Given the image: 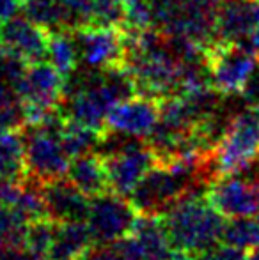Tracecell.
<instances>
[{
  "label": "cell",
  "mask_w": 259,
  "mask_h": 260,
  "mask_svg": "<svg viewBox=\"0 0 259 260\" xmlns=\"http://www.w3.org/2000/svg\"><path fill=\"white\" fill-rule=\"evenodd\" d=\"M148 260H195V255L188 253V251H185V250H180V248L170 244V246H167L165 250L153 255V257Z\"/></svg>",
  "instance_id": "cell-29"
},
{
  "label": "cell",
  "mask_w": 259,
  "mask_h": 260,
  "mask_svg": "<svg viewBox=\"0 0 259 260\" xmlns=\"http://www.w3.org/2000/svg\"><path fill=\"white\" fill-rule=\"evenodd\" d=\"M43 195H45L48 216L53 221L63 223L87 219L91 199L83 195L68 177L43 182Z\"/></svg>",
  "instance_id": "cell-12"
},
{
  "label": "cell",
  "mask_w": 259,
  "mask_h": 260,
  "mask_svg": "<svg viewBox=\"0 0 259 260\" xmlns=\"http://www.w3.org/2000/svg\"><path fill=\"white\" fill-rule=\"evenodd\" d=\"M256 182H259V179H257V181H256Z\"/></svg>",
  "instance_id": "cell-32"
},
{
  "label": "cell",
  "mask_w": 259,
  "mask_h": 260,
  "mask_svg": "<svg viewBox=\"0 0 259 260\" xmlns=\"http://www.w3.org/2000/svg\"><path fill=\"white\" fill-rule=\"evenodd\" d=\"M0 260H45V258L36 255L32 250H28L25 244H20V246L0 248Z\"/></svg>",
  "instance_id": "cell-26"
},
{
  "label": "cell",
  "mask_w": 259,
  "mask_h": 260,
  "mask_svg": "<svg viewBox=\"0 0 259 260\" xmlns=\"http://www.w3.org/2000/svg\"><path fill=\"white\" fill-rule=\"evenodd\" d=\"M75 38L80 50V66L89 69L121 68L125 64V28L87 25L76 28Z\"/></svg>",
  "instance_id": "cell-7"
},
{
  "label": "cell",
  "mask_w": 259,
  "mask_h": 260,
  "mask_svg": "<svg viewBox=\"0 0 259 260\" xmlns=\"http://www.w3.org/2000/svg\"><path fill=\"white\" fill-rule=\"evenodd\" d=\"M48 62L64 76H71L80 68V50L75 30H57L50 34Z\"/></svg>",
  "instance_id": "cell-16"
},
{
  "label": "cell",
  "mask_w": 259,
  "mask_h": 260,
  "mask_svg": "<svg viewBox=\"0 0 259 260\" xmlns=\"http://www.w3.org/2000/svg\"><path fill=\"white\" fill-rule=\"evenodd\" d=\"M21 9H23V0H0V25L21 14Z\"/></svg>",
  "instance_id": "cell-28"
},
{
  "label": "cell",
  "mask_w": 259,
  "mask_h": 260,
  "mask_svg": "<svg viewBox=\"0 0 259 260\" xmlns=\"http://www.w3.org/2000/svg\"><path fill=\"white\" fill-rule=\"evenodd\" d=\"M138 212L130 199L114 191H105L91 199L87 225L94 244H110L130 236L135 229Z\"/></svg>",
  "instance_id": "cell-6"
},
{
  "label": "cell",
  "mask_w": 259,
  "mask_h": 260,
  "mask_svg": "<svg viewBox=\"0 0 259 260\" xmlns=\"http://www.w3.org/2000/svg\"><path fill=\"white\" fill-rule=\"evenodd\" d=\"M28 68V62L0 45V80L16 87Z\"/></svg>",
  "instance_id": "cell-24"
},
{
  "label": "cell",
  "mask_w": 259,
  "mask_h": 260,
  "mask_svg": "<svg viewBox=\"0 0 259 260\" xmlns=\"http://www.w3.org/2000/svg\"><path fill=\"white\" fill-rule=\"evenodd\" d=\"M14 89L27 113V124H32L63 106L66 78L48 60L32 62Z\"/></svg>",
  "instance_id": "cell-5"
},
{
  "label": "cell",
  "mask_w": 259,
  "mask_h": 260,
  "mask_svg": "<svg viewBox=\"0 0 259 260\" xmlns=\"http://www.w3.org/2000/svg\"><path fill=\"white\" fill-rule=\"evenodd\" d=\"M91 246L94 241L85 219L57 223L48 260H78Z\"/></svg>",
  "instance_id": "cell-15"
},
{
  "label": "cell",
  "mask_w": 259,
  "mask_h": 260,
  "mask_svg": "<svg viewBox=\"0 0 259 260\" xmlns=\"http://www.w3.org/2000/svg\"><path fill=\"white\" fill-rule=\"evenodd\" d=\"M27 126V113L16 89L0 80V133L21 131Z\"/></svg>",
  "instance_id": "cell-20"
},
{
  "label": "cell",
  "mask_w": 259,
  "mask_h": 260,
  "mask_svg": "<svg viewBox=\"0 0 259 260\" xmlns=\"http://www.w3.org/2000/svg\"><path fill=\"white\" fill-rule=\"evenodd\" d=\"M247 251L238 250L235 246H229L225 243H218L213 248L203 251L195 257V260H245Z\"/></svg>",
  "instance_id": "cell-25"
},
{
  "label": "cell",
  "mask_w": 259,
  "mask_h": 260,
  "mask_svg": "<svg viewBox=\"0 0 259 260\" xmlns=\"http://www.w3.org/2000/svg\"><path fill=\"white\" fill-rule=\"evenodd\" d=\"M240 43H242V45H245L247 48H249L250 52H252L259 58V27L249 36V38H245L243 41H240Z\"/></svg>",
  "instance_id": "cell-30"
},
{
  "label": "cell",
  "mask_w": 259,
  "mask_h": 260,
  "mask_svg": "<svg viewBox=\"0 0 259 260\" xmlns=\"http://www.w3.org/2000/svg\"><path fill=\"white\" fill-rule=\"evenodd\" d=\"M259 27V0H222L217 41L240 43Z\"/></svg>",
  "instance_id": "cell-13"
},
{
  "label": "cell",
  "mask_w": 259,
  "mask_h": 260,
  "mask_svg": "<svg viewBox=\"0 0 259 260\" xmlns=\"http://www.w3.org/2000/svg\"><path fill=\"white\" fill-rule=\"evenodd\" d=\"M162 218L170 244L195 257L222 243L225 218L211 206L206 193H190Z\"/></svg>",
  "instance_id": "cell-1"
},
{
  "label": "cell",
  "mask_w": 259,
  "mask_h": 260,
  "mask_svg": "<svg viewBox=\"0 0 259 260\" xmlns=\"http://www.w3.org/2000/svg\"><path fill=\"white\" fill-rule=\"evenodd\" d=\"M28 219L14 207L0 204V248L25 244Z\"/></svg>",
  "instance_id": "cell-22"
},
{
  "label": "cell",
  "mask_w": 259,
  "mask_h": 260,
  "mask_svg": "<svg viewBox=\"0 0 259 260\" xmlns=\"http://www.w3.org/2000/svg\"><path fill=\"white\" fill-rule=\"evenodd\" d=\"M66 115L53 110L38 122L27 124L21 129L25 142V168L27 177L39 182L66 177L71 156L63 144V126Z\"/></svg>",
  "instance_id": "cell-2"
},
{
  "label": "cell",
  "mask_w": 259,
  "mask_h": 260,
  "mask_svg": "<svg viewBox=\"0 0 259 260\" xmlns=\"http://www.w3.org/2000/svg\"><path fill=\"white\" fill-rule=\"evenodd\" d=\"M222 243L247 253L259 250V216L227 218L222 232Z\"/></svg>",
  "instance_id": "cell-17"
},
{
  "label": "cell",
  "mask_w": 259,
  "mask_h": 260,
  "mask_svg": "<svg viewBox=\"0 0 259 260\" xmlns=\"http://www.w3.org/2000/svg\"><path fill=\"white\" fill-rule=\"evenodd\" d=\"M245 260H259V250L249 251V253H247V258Z\"/></svg>",
  "instance_id": "cell-31"
},
{
  "label": "cell",
  "mask_w": 259,
  "mask_h": 260,
  "mask_svg": "<svg viewBox=\"0 0 259 260\" xmlns=\"http://www.w3.org/2000/svg\"><path fill=\"white\" fill-rule=\"evenodd\" d=\"M160 117H162V101L135 94L112 106L107 117V129L146 140V137L158 124Z\"/></svg>",
  "instance_id": "cell-10"
},
{
  "label": "cell",
  "mask_w": 259,
  "mask_h": 260,
  "mask_svg": "<svg viewBox=\"0 0 259 260\" xmlns=\"http://www.w3.org/2000/svg\"><path fill=\"white\" fill-rule=\"evenodd\" d=\"M210 204L227 218L259 216V182L240 172L218 175L206 191Z\"/></svg>",
  "instance_id": "cell-8"
},
{
  "label": "cell",
  "mask_w": 259,
  "mask_h": 260,
  "mask_svg": "<svg viewBox=\"0 0 259 260\" xmlns=\"http://www.w3.org/2000/svg\"><path fill=\"white\" fill-rule=\"evenodd\" d=\"M103 157V156H101ZM110 191L130 199L148 170L156 163V157L144 138H137L123 151L105 156Z\"/></svg>",
  "instance_id": "cell-9"
},
{
  "label": "cell",
  "mask_w": 259,
  "mask_h": 260,
  "mask_svg": "<svg viewBox=\"0 0 259 260\" xmlns=\"http://www.w3.org/2000/svg\"><path fill=\"white\" fill-rule=\"evenodd\" d=\"M57 221L52 218H39L28 223L27 234H25V246L32 250L36 255L48 260L50 248L53 243V236H55Z\"/></svg>",
  "instance_id": "cell-23"
},
{
  "label": "cell",
  "mask_w": 259,
  "mask_h": 260,
  "mask_svg": "<svg viewBox=\"0 0 259 260\" xmlns=\"http://www.w3.org/2000/svg\"><path fill=\"white\" fill-rule=\"evenodd\" d=\"M61 137H63V144H64L66 151H68V154L71 156V159H73V157H76V156L96 152L103 133L66 117Z\"/></svg>",
  "instance_id": "cell-18"
},
{
  "label": "cell",
  "mask_w": 259,
  "mask_h": 260,
  "mask_svg": "<svg viewBox=\"0 0 259 260\" xmlns=\"http://www.w3.org/2000/svg\"><path fill=\"white\" fill-rule=\"evenodd\" d=\"M259 157V106L235 113L222 140L210 156L215 175L233 174Z\"/></svg>",
  "instance_id": "cell-3"
},
{
  "label": "cell",
  "mask_w": 259,
  "mask_h": 260,
  "mask_svg": "<svg viewBox=\"0 0 259 260\" xmlns=\"http://www.w3.org/2000/svg\"><path fill=\"white\" fill-rule=\"evenodd\" d=\"M206 55L210 82L222 96H240L252 73L259 68V58L242 43L215 41Z\"/></svg>",
  "instance_id": "cell-4"
},
{
  "label": "cell",
  "mask_w": 259,
  "mask_h": 260,
  "mask_svg": "<svg viewBox=\"0 0 259 260\" xmlns=\"http://www.w3.org/2000/svg\"><path fill=\"white\" fill-rule=\"evenodd\" d=\"M50 34L52 32L28 20L25 14H18L0 25V45L32 64L48 60Z\"/></svg>",
  "instance_id": "cell-11"
},
{
  "label": "cell",
  "mask_w": 259,
  "mask_h": 260,
  "mask_svg": "<svg viewBox=\"0 0 259 260\" xmlns=\"http://www.w3.org/2000/svg\"><path fill=\"white\" fill-rule=\"evenodd\" d=\"M21 14L50 32L69 30L68 20L59 0H23Z\"/></svg>",
  "instance_id": "cell-19"
},
{
  "label": "cell",
  "mask_w": 259,
  "mask_h": 260,
  "mask_svg": "<svg viewBox=\"0 0 259 260\" xmlns=\"http://www.w3.org/2000/svg\"><path fill=\"white\" fill-rule=\"evenodd\" d=\"M66 177L89 199L110 191L105 159L98 152L76 156L71 159Z\"/></svg>",
  "instance_id": "cell-14"
},
{
  "label": "cell",
  "mask_w": 259,
  "mask_h": 260,
  "mask_svg": "<svg viewBox=\"0 0 259 260\" xmlns=\"http://www.w3.org/2000/svg\"><path fill=\"white\" fill-rule=\"evenodd\" d=\"M78 260H144L135 237L126 236L110 244H94Z\"/></svg>",
  "instance_id": "cell-21"
},
{
  "label": "cell",
  "mask_w": 259,
  "mask_h": 260,
  "mask_svg": "<svg viewBox=\"0 0 259 260\" xmlns=\"http://www.w3.org/2000/svg\"><path fill=\"white\" fill-rule=\"evenodd\" d=\"M240 96L243 98L247 106H259V68L252 73Z\"/></svg>",
  "instance_id": "cell-27"
}]
</instances>
